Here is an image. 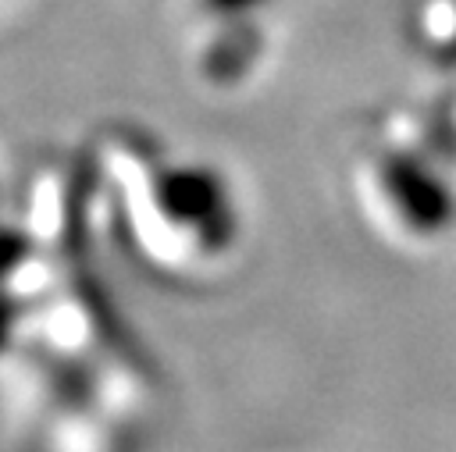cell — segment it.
I'll return each mask as SVG.
<instances>
[{"label":"cell","instance_id":"1","mask_svg":"<svg viewBox=\"0 0 456 452\" xmlns=\"http://www.w3.org/2000/svg\"><path fill=\"white\" fill-rule=\"evenodd\" d=\"M203 4L217 14H246V11H256L264 0H203Z\"/></svg>","mask_w":456,"mask_h":452}]
</instances>
